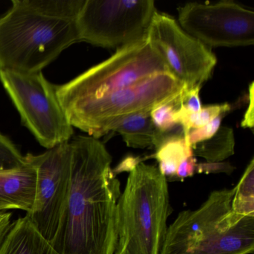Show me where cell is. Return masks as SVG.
Instances as JSON below:
<instances>
[{"instance_id": "1", "label": "cell", "mask_w": 254, "mask_h": 254, "mask_svg": "<svg viewBox=\"0 0 254 254\" xmlns=\"http://www.w3.org/2000/svg\"><path fill=\"white\" fill-rule=\"evenodd\" d=\"M72 149L69 193L51 242L60 254H114L121 184L99 139L78 136Z\"/></svg>"}, {"instance_id": "2", "label": "cell", "mask_w": 254, "mask_h": 254, "mask_svg": "<svg viewBox=\"0 0 254 254\" xmlns=\"http://www.w3.org/2000/svg\"><path fill=\"white\" fill-rule=\"evenodd\" d=\"M234 188L215 190L200 207L181 211L168 227L160 254H251L254 216L231 209Z\"/></svg>"}, {"instance_id": "3", "label": "cell", "mask_w": 254, "mask_h": 254, "mask_svg": "<svg viewBox=\"0 0 254 254\" xmlns=\"http://www.w3.org/2000/svg\"><path fill=\"white\" fill-rule=\"evenodd\" d=\"M172 211L166 177L156 166L138 164L117 203L114 254H160Z\"/></svg>"}, {"instance_id": "4", "label": "cell", "mask_w": 254, "mask_h": 254, "mask_svg": "<svg viewBox=\"0 0 254 254\" xmlns=\"http://www.w3.org/2000/svg\"><path fill=\"white\" fill-rule=\"evenodd\" d=\"M0 17V69L36 73L78 41L75 22L40 14L23 0Z\"/></svg>"}, {"instance_id": "5", "label": "cell", "mask_w": 254, "mask_h": 254, "mask_svg": "<svg viewBox=\"0 0 254 254\" xmlns=\"http://www.w3.org/2000/svg\"><path fill=\"white\" fill-rule=\"evenodd\" d=\"M184 84L168 72L99 98L62 106L73 127L99 139L128 116L151 112L181 96Z\"/></svg>"}, {"instance_id": "6", "label": "cell", "mask_w": 254, "mask_h": 254, "mask_svg": "<svg viewBox=\"0 0 254 254\" xmlns=\"http://www.w3.org/2000/svg\"><path fill=\"white\" fill-rule=\"evenodd\" d=\"M165 72L167 67L145 37L118 49L109 59L69 82L56 85V93L64 106L100 97Z\"/></svg>"}, {"instance_id": "7", "label": "cell", "mask_w": 254, "mask_h": 254, "mask_svg": "<svg viewBox=\"0 0 254 254\" xmlns=\"http://www.w3.org/2000/svg\"><path fill=\"white\" fill-rule=\"evenodd\" d=\"M3 86L25 127L47 150L68 142L73 127L59 102L56 85L42 72L21 73L0 69Z\"/></svg>"}, {"instance_id": "8", "label": "cell", "mask_w": 254, "mask_h": 254, "mask_svg": "<svg viewBox=\"0 0 254 254\" xmlns=\"http://www.w3.org/2000/svg\"><path fill=\"white\" fill-rule=\"evenodd\" d=\"M156 11L152 0H85L75 21L78 41L118 50L146 37Z\"/></svg>"}, {"instance_id": "9", "label": "cell", "mask_w": 254, "mask_h": 254, "mask_svg": "<svg viewBox=\"0 0 254 254\" xmlns=\"http://www.w3.org/2000/svg\"><path fill=\"white\" fill-rule=\"evenodd\" d=\"M146 37L168 72L187 88L201 87L212 76L216 56L210 47L187 33L173 17L156 11Z\"/></svg>"}, {"instance_id": "10", "label": "cell", "mask_w": 254, "mask_h": 254, "mask_svg": "<svg viewBox=\"0 0 254 254\" xmlns=\"http://www.w3.org/2000/svg\"><path fill=\"white\" fill-rule=\"evenodd\" d=\"M178 11L181 27L209 47L254 45V11L231 0L189 2Z\"/></svg>"}, {"instance_id": "11", "label": "cell", "mask_w": 254, "mask_h": 254, "mask_svg": "<svg viewBox=\"0 0 254 254\" xmlns=\"http://www.w3.org/2000/svg\"><path fill=\"white\" fill-rule=\"evenodd\" d=\"M26 157L37 172L35 203L26 216L51 243L59 230L69 193L72 159L70 143L65 142L43 154H27Z\"/></svg>"}, {"instance_id": "12", "label": "cell", "mask_w": 254, "mask_h": 254, "mask_svg": "<svg viewBox=\"0 0 254 254\" xmlns=\"http://www.w3.org/2000/svg\"><path fill=\"white\" fill-rule=\"evenodd\" d=\"M26 159V164L21 168L0 172V211L17 209L26 213L32 211L36 193L37 172L34 165Z\"/></svg>"}, {"instance_id": "13", "label": "cell", "mask_w": 254, "mask_h": 254, "mask_svg": "<svg viewBox=\"0 0 254 254\" xmlns=\"http://www.w3.org/2000/svg\"><path fill=\"white\" fill-rule=\"evenodd\" d=\"M0 254H60L27 216L13 223L0 246Z\"/></svg>"}, {"instance_id": "14", "label": "cell", "mask_w": 254, "mask_h": 254, "mask_svg": "<svg viewBox=\"0 0 254 254\" xmlns=\"http://www.w3.org/2000/svg\"><path fill=\"white\" fill-rule=\"evenodd\" d=\"M155 150V154L151 157L158 161L159 171L167 181L173 179L183 161L194 156L192 148L187 143L184 129L180 125L169 131L162 132Z\"/></svg>"}, {"instance_id": "15", "label": "cell", "mask_w": 254, "mask_h": 254, "mask_svg": "<svg viewBox=\"0 0 254 254\" xmlns=\"http://www.w3.org/2000/svg\"><path fill=\"white\" fill-rule=\"evenodd\" d=\"M113 131L118 132L126 145L134 148H154L160 133L153 124L150 112L128 116L120 122Z\"/></svg>"}, {"instance_id": "16", "label": "cell", "mask_w": 254, "mask_h": 254, "mask_svg": "<svg viewBox=\"0 0 254 254\" xmlns=\"http://www.w3.org/2000/svg\"><path fill=\"white\" fill-rule=\"evenodd\" d=\"M235 145L233 129L221 126L212 138L192 147L193 154L205 159L206 162H222L234 154Z\"/></svg>"}, {"instance_id": "17", "label": "cell", "mask_w": 254, "mask_h": 254, "mask_svg": "<svg viewBox=\"0 0 254 254\" xmlns=\"http://www.w3.org/2000/svg\"><path fill=\"white\" fill-rule=\"evenodd\" d=\"M230 110L231 105L228 103L208 105L197 112H191L181 105L174 114V120L184 129V136L187 139L191 129L200 128L215 120L218 116L227 114Z\"/></svg>"}, {"instance_id": "18", "label": "cell", "mask_w": 254, "mask_h": 254, "mask_svg": "<svg viewBox=\"0 0 254 254\" xmlns=\"http://www.w3.org/2000/svg\"><path fill=\"white\" fill-rule=\"evenodd\" d=\"M232 212L239 217L254 216V159H251L236 187Z\"/></svg>"}, {"instance_id": "19", "label": "cell", "mask_w": 254, "mask_h": 254, "mask_svg": "<svg viewBox=\"0 0 254 254\" xmlns=\"http://www.w3.org/2000/svg\"><path fill=\"white\" fill-rule=\"evenodd\" d=\"M23 2L47 17L75 21L85 0H23Z\"/></svg>"}, {"instance_id": "20", "label": "cell", "mask_w": 254, "mask_h": 254, "mask_svg": "<svg viewBox=\"0 0 254 254\" xmlns=\"http://www.w3.org/2000/svg\"><path fill=\"white\" fill-rule=\"evenodd\" d=\"M26 164V157L9 138L0 133V172L14 170Z\"/></svg>"}, {"instance_id": "21", "label": "cell", "mask_w": 254, "mask_h": 254, "mask_svg": "<svg viewBox=\"0 0 254 254\" xmlns=\"http://www.w3.org/2000/svg\"><path fill=\"white\" fill-rule=\"evenodd\" d=\"M181 106V96L177 99L156 107L150 112L153 124L162 132L169 131L175 128L177 124L174 120V114Z\"/></svg>"}, {"instance_id": "22", "label": "cell", "mask_w": 254, "mask_h": 254, "mask_svg": "<svg viewBox=\"0 0 254 254\" xmlns=\"http://www.w3.org/2000/svg\"><path fill=\"white\" fill-rule=\"evenodd\" d=\"M224 115L225 114L218 116L215 120L200 128L191 129L186 139L187 143L192 148L199 142L212 138L221 127V120Z\"/></svg>"}, {"instance_id": "23", "label": "cell", "mask_w": 254, "mask_h": 254, "mask_svg": "<svg viewBox=\"0 0 254 254\" xmlns=\"http://www.w3.org/2000/svg\"><path fill=\"white\" fill-rule=\"evenodd\" d=\"M200 87L197 86L192 88H187L184 85V90L181 94V105L191 112L200 111L203 108L199 96Z\"/></svg>"}, {"instance_id": "24", "label": "cell", "mask_w": 254, "mask_h": 254, "mask_svg": "<svg viewBox=\"0 0 254 254\" xmlns=\"http://www.w3.org/2000/svg\"><path fill=\"white\" fill-rule=\"evenodd\" d=\"M234 166L228 162H206V163H197L195 173L218 174L225 173L230 175L234 171Z\"/></svg>"}, {"instance_id": "25", "label": "cell", "mask_w": 254, "mask_h": 254, "mask_svg": "<svg viewBox=\"0 0 254 254\" xmlns=\"http://www.w3.org/2000/svg\"><path fill=\"white\" fill-rule=\"evenodd\" d=\"M196 165H197V160L194 156L186 159L179 165L176 175L171 181H182L185 178L193 176L195 174Z\"/></svg>"}, {"instance_id": "26", "label": "cell", "mask_w": 254, "mask_h": 254, "mask_svg": "<svg viewBox=\"0 0 254 254\" xmlns=\"http://www.w3.org/2000/svg\"><path fill=\"white\" fill-rule=\"evenodd\" d=\"M254 83L252 82L248 87V107L244 116L241 126L245 128H254Z\"/></svg>"}, {"instance_id": "27", "label": "cell", "mask_w": 254, "mask_h": 254, "mask_svg": "<svg viewBox=\"0 0 254 254\" xmlns=\"http://www.w3.org/2000/svg\"><path fill=\"white\" fill-rule=\"evenodd\" d=\"M142 159L139 157H133V156H127L126 158L122 160L121 163L113 169V172L116 175L123 172H129L133 170L138 164L142 163Z\"/></svg>"}]
</instances>
